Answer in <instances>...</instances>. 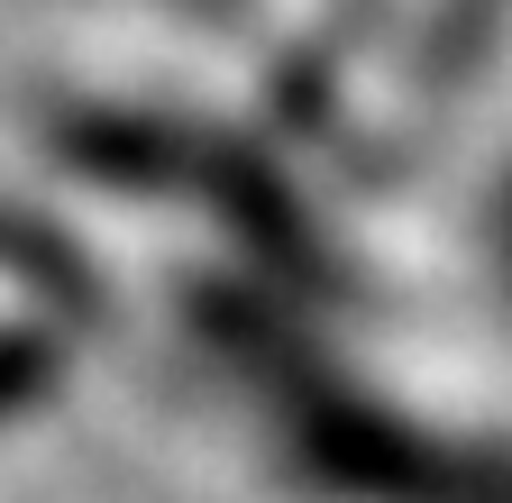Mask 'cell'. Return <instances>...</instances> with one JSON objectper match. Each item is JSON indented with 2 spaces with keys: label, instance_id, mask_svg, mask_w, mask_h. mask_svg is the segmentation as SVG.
<instances>
[{
  "label": "cell",
  "instance_id": "obj_1",
  "mask_svg": "<svg viewBox=\"0 0 512 503\" xmlns=\"http://www.w3.org/2000/svg\"><path fill=\"white\" fill-rule=\"evenodd\" d=\"M37 375H46V357H37L28 339H0V412L28 403V394H37Z\"/></svg>",
  "mask_w": 512,
  "mask_h": 503
}]
</instances>
